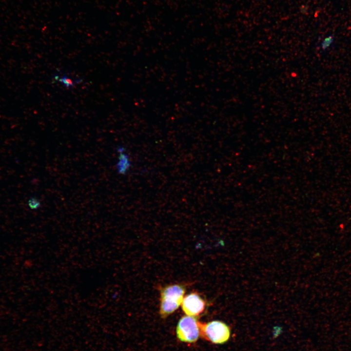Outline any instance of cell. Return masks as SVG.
<instances>
[{
  "label": "cell",
  "instance_id": "1",
  "mask_svg": "<svg viewBox=\"0 0 351 351\" xmlns=\"http://www.w3.org/2000/svg\"><path fill=\"white\" fill-rule=\"evenodd\" d=\"M186 288L183 285L174 284L161 288L160 292L159 314L166 318L181 305Z\"/></svg>",
  "mask_w": 351,
  "mask_h": 351
},
{
  "label": "cell",
  "instance_id": "2",
  "mask_svg": "<svg viewBox=\"0 0 351 351\" xmlns=\"http://www.w3.org/2000/svg\"><path fill=\"white\" fill-rule=\"evenodd\" d=\"M199 328L200 334L214 344H224L230 338V328L221 321L213 320L206 323L199 322Z\"/></svg>",
  "mask_w": 351,
  "mask_h": 351
},
{
  "label": "cell",
  "instance_id": "3",
  "mask_svg": "<svg viewBox=\"0 0 351 351\" xmlns=\"http://www.w3.org/2000/svg\"><path fill=\"white\" fill-rule=\"evenodd\" d=\"M176 334L177 338L186 343L196 342L200 335L199 322L195 317L184 315L178 321Z\"/></svg>",
  "mask_w": 351,
  "mask_h": 351
},
{
  "label": "cell",
  "instance_id": "4",
  "mask_svg": "<svg viewBox=\"0 0 351 351\" xmlns=\"http://www.w3.org/2000/svg\"><path fill=\"white\" fill-rule=\"evenodd\" d=\"M181 306L186 315L195 317L204 312L206 302L198 293L191 292L184 297Z\"/></svg>",
  "mask_w": 351,
  "mask_h": 351
},
{
  "label": "cell",
  "instance_id": "5",
  "mask_svg": "<svg viewBox=\"0 0 351 351\" xmlns=\"http://www.w3.org/2000/svg\"><path fill=\"white\" fill-rule=\"evenodd\" d=\"M119 154L116 169L119 174L124 175L130 168L131 161L129 156L124 151L119 152Z\"/></svg>",
  "mask_w": 351,
  "mask_h": 351
},
{
  "label": "cell",
  "instance_id": "6",
  "mask_svg": "<svg viewBox=\"0 0 351 351\" xmlns=\"http://www.w3.org/2000/svg\"><path fill=\"white\" fill-rule=\"evenodd\" d=\"M54 78L58 80L66 87H71L72 86H74L76 83L79 82L78 80L76 81L73 80L67 76H62L61 77H59L58 76H57L54 77Z\"/></svg>",
  "mask_w": 351,
  "mask_h": 351
},
{
  "label": "cell",
  "instance_id": "7",
  "mask_svg": "<svg viewBox=\"0 0 351 351\" xmlns=\"http://www.w3.org/2000/svg\"><path fill=\"white\" fill-rule=\"evenodd\" d=\"M27 205L31 210H36L40 207V202L36 197H32L28 200Z\"/></svg>",
  "mask_w": 351,
  "mask_h": 351
},
{
  "label": "cell",
  "instance_id": "8",
  "mask_svg": "<svg viewBox=\"0 0 351 351\" xmlns=\"http://www.w3.org/2000/svg\"><path fill=\"white\" fill-rule=\"evenodd\" d=\"M331 43V39H326L322 42L321 47L323 50H325L330 46Z\"/></svg>",
  "mask_w": 351,
  "mask_h": 351
}]
</instances>
